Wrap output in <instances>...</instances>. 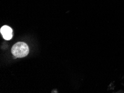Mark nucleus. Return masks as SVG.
Returning a JSON list of instances; mask_svg holds the SVG:
<instances>
[{
	"mask_svg": "<svg viewBox=\"0 0 124 93\" xmlns=\"http://www.w3.org/2000/svg\"><path fill=\"white\" fill-rule=\"evenodd\" d=\"M1 33L2 35L3 39L9 40L12 38L13 30L8 26H3L1 28Z\"/></svg>",
	"mask_w": 124,
	"mask_h": 93,
	"instance_id": "f03ea898",
	"label": "nucleus"
},
{
	"mask_svg": "<svg viewBox=\"0 0 124 93\" xmlns=\"http://www.w3.org/2000/svg\"><path fill=\"white\" fill-rule=\"evenodd\" d=\"M11 52L16 58H23L29 54V47L25 42H18L12 46Z\"/></svg>",
	"mask_w": 124,
	"mask_h": 93,
	"instance_id": "f257e3e1",
	"label": "nucleus"
}]
</instances>
